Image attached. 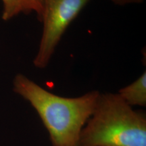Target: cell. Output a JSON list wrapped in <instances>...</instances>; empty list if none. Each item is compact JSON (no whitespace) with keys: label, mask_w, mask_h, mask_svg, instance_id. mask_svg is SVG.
<instances>
[{"label":"cell","mask_w":146,"mask_h":146,"mask_svg":"<svg viewBox=\"0 0 146 146\" xmlns=\"http://www.w3.org/2000/svg\"><path fill=\"white\" fill-rule=\"evenodd\" d=\"M13 90L39 115L52 146H79L82 130L94 112L100 94L94 90L75 98L62 97L22 74L14 77Z\"/></svg>","instance_id":"1"},{"label":"cell","mask_w":146,"mask_h":146,"mask_svg":"<svg viewBox=\"0 0 146 146\" xmlns=\"http://www.w3.org/2000/svg\"><path fill=\"white\" fill-rule=\"evenodd\" d=\"M79 146H146V116L118 94L100 93Z\"/></svg>","instance_id":"2"},{"label":"cell","mask_w":146,"mask_h":146,"mask_svg":"<svg viewBox=\"0 0 146 146\" xmlns=\"http://www.w3.org/2000/svg\"><path fill=\"white\" fill-rule=\"evenodd\" d=\"M89 0H43V33L33 64L43 69L50 60L70 24Z\"/></svg>","instance_id":"3"},{"label":"cell","mask_w":146,"mask_h":146,"mask_svg":"<svg viewBox=\"0 0 146 146\" xmlns=\"http://www.w3.org/2000/svg\"><path fill=\"white\" fill-rule=\"evenodd\" d=\"M118 95L130 106H146V72L138 78L118 91Z\"/></svg>","instance_id":"4"},{"label":"cell","mask_w":146,"mask_h":146,"mask_svg":"<svg viewBox=\"0 0 146 146\" xmlns=\"http://www.w3.org/2000/svg\"><path fill=\"white\" fill-rule=\"evenodd\" d=\"M3 3L2 19L9 21L23 11V0H1Z\"/></svg>","instance_id":"5"},{"label":"cell","mask_w":146,"mask_h":146,"mask_svg":"<svg viewBox=\"0 0 146 146\" xmlns=\"http://www.w3.org/2000/svg\"><path fill=\"white\" fill-rule=\"evenodd\" d=\"M36 12L38 19L41 21L43 12V0H23V13L29 14Z\"/></svg>","instance_id":"6"},{"label":"cell","mask_w":146,"mask_h":146,"mask_svg":"<svg viewBox=\"0 0 146 146\" xmlns=\"http://www.w3.org/2000/svg\"><path fill=\"white\" fill-rule=\"evenodd\" d=\"M115 4L124 5L130 3H141L143 0H111Z\"/></svg>","instance_id":"7"}]
</instances>
